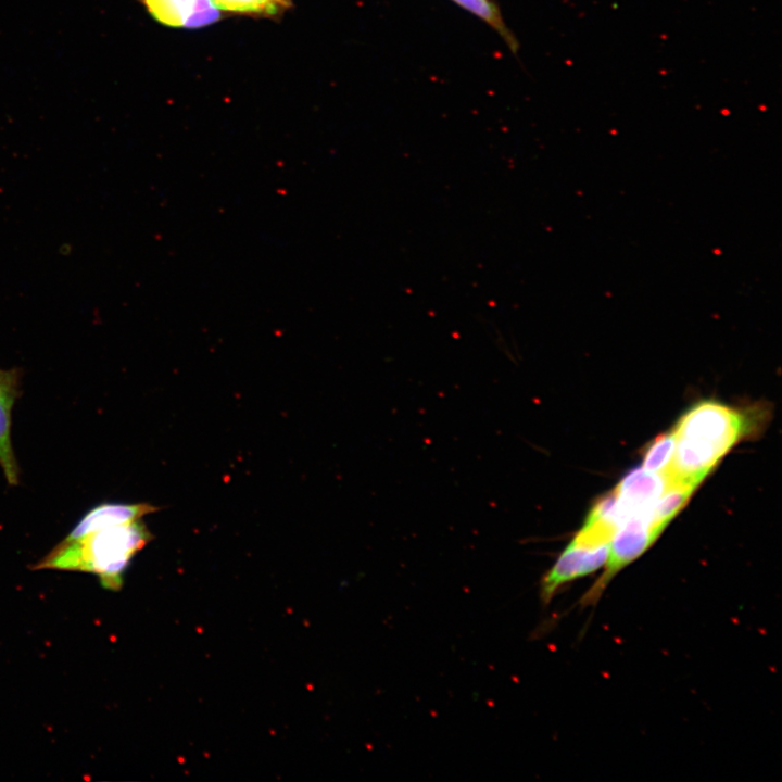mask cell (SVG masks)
<instances>
[{
    "mask_svg": "<svg viewBox=\"0 0 782 782\" xmlns=\"http://www.w3.org/2000/svg\"><path fill=\"white\" fill-rule=\"evenodd\" d=\"M766 412L758 405L736 409L712 400L697 402L672 429L676 446L667 475L697 487L734 444L759 432Z\"/></svg>",
    "mask_w": 782,
    "mask_h": 782,
    "instance_id": "1",
    "label": "cell"
},
{
    "mask_svg": "<svg viewBox=\"0 0 782 782\" xmlns=\"http://www.w3.org/2000/svg\"><path fill=\"white\" fill-rule=\"evenodd\" d=\"M152 539L143 520L138 519L79 539H63L31 568L93 573L104 589L119 591L130 560Z\"/></svg>",
    "mask_w": 782,
    "mask_h": 782,
    "instance_id": "2",
    "label": "cell"
},
{
    "mask_svg": "<svg viewBox=\"0 0 782 782\" xmlns=\"http://www.w3.org/2000/svg\"><path fill=\"white\" fill-rule=\"evenodd\" d=\"M653 527V514H638L626 519L609 541V553L605 570L585 594L583 601L595 602L613 577L623 567L640 557L659 537Z\"/></svg>",
    "mask_w": 782,
    "mask_h": 782,
    "instance_id": "3",
    "label": "cell"
},
{
    "mask_svg": "<svg viewBox=\"0 0 782 782\" xmlns=\"http://www.w3.org/2000/svg\"><path fill=\"white\" fill-rule=\"evenodd\" d=\"M608 553L609 544L589 546L571 540L540 580L539 593L542 603L548 604L566 583L604 567Z\"/></svg>",
    "mask_w": 782,
    "mask_h": 782,
    "instance_id": "4",
    "label": "cell"
},
{
    "mask_svg": "<svg viewBox=\"0 0 782 782\" xmlns=\"http://www.w3.org/2000/svg\"><path fill=\"white\" fill-rule=\"evenodd\" d=\"M666 485L663 474L643 467L631 469L615 489L619 526L633 515L652 513Z\"/></svg>",
    "mask_w": 782,
    "mask_h": 782,
    "instance_id": "5",
    "label": "cell"
},
{
    "mask_svg": "<svg viewBox=\"0 0 782 782\" xmlns=\"http://www.w3.org/2000/svg\"><path fill=\"white\" fill-rule=\"evenodd\" d=\"M21 370L0 368V466L9 485L20 483V466L11 439L12 409L21 394Z\"/></svg>",
    "mask_w": 782,
    "mask_h": 782,
    "instance_id": "6",
    "label": "cell"
},
{
    "mask_svg": "<svg viewBox=\"0 0 782 782\" xmlns=\"http://www.w3.org/2000/svg\"><path fill=\"white\" fill-rule=\"evenodd\" d=\"M156 510L159 507L150 503H101L88 510L64 539H79L98 530L142 519Z\"/></svg>",
    "mask_w": 782,
    "mask_h": 782,
    "instance_id": "7",
    "label": "cell"
},
{
    "mask_svg": "<svg viewBox=\"0 0 782 782\" xmlns=\"http://www.w3.org/2000/svg\"><path fill=\"white\" fill-rule=\"evenodd\" d=\"M667 480V479H666ZM696 489L691 483L669 481L653 507V527L661 533L669 521L684 507Z\"/></svg>",
    "mask_w": 782,
    "mask_h": 782,
    "instance_id": "8",
    "label": "cell"
},
{
    "mask_svg": "<svg viewBox=\"0 0 782 782\" xmlns=\"http://www.w3.org/2000/svg\"><path fill=\"white\" fill-rule=\"evenodd\" d=\"M150 15L169 27H184L192 11L193 0H143Z\"/></svg>",
    "mask_w": 782,
    "mask_h": 782,
    "instance_id": "9",
    "label": "cell"
},
{
    "mask_svg": "<svg viewBox=\"0 0 782 782\" xmlns=\"http://www.w3.org/2000/svg\"><path fill=\"white\" fill-rule=\"evenodd\" d=\"M463 9L469 11L493 29H495L506 41L509 48L515 51L517 41L506 27L497 7L492 0H452Z\"/></svg>",
    "mask_w": 782,
    "mask_h": 782,
    "instance_id": "10",
    "label": "cell"
},
{
    "mask_svg": "<svg viewBox=\"0 0 782 782\" xmlns=\"http://www.w3.org/2000/svg\"><path fill=\"white\" fill-rule=\"evenodd\" d=\"M674 446L673 430L659 434L645 447L642 467L653 472L664 474L672 459Z\"/></svg>",
    "mask_w": 782,
    "mask_h": 782,
    "instance_id": "11",
    "label": "cell"
},
{
    "mask_svg": "<svg viewBox=\"0 0 782 782\" xmlns=\"http://www.w3.org/2000/svg\"><path fill=\"white\" fill-rule=\"evenodd\" d=\"M222 9L234 12L274 15L286 9L289 0H213Z\"/></svg>",
    "mask_w": 782,
    "mask_h": 782,
    "instance_id": "12",
    "label": "cell"
},
{
    "mask_svg": "<svg viewBox=\"0 0 782 782\" xmlns=\"http://www.w3.org/2000/svg\"><path fill=\"white\" fill-rule=\"evenodd\" d=\"M219 17V8L213 0H193L192 11L185 28H200L215 23Z\"/></svg>",
    "mask_w": 782,
    "mask_h": 782,
    "instance_id": "13",
    "label": "cell"
}]
</instances>
